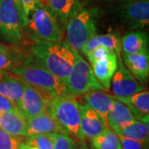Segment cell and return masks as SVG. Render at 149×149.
<instances>
[{
  "label": "cell",
  "mask_w": 149,
  "mask_h": 149,
  "mask_svg": "<svg viewBox=\"0 0 149 149\" xmlns=\"http://www.w3.org/2000/svg\"><path fill=\"white\" fill-rule=\"evenodd\" d=\"M31 56L59 80L65 83L74 61V50L67 42H36Z\"/></svg>",
  "instance_id": "6da1fadb"
},
{
  "label": "cell",
  "mask_w": 149,
  "mask_h": 149,
  "mask_svg": "<svg viewBox=\"0 0 149 149\" xmlns=\"http://www.w3.org/2000/svg\"><path fill=\"white\" fill-rule=\"evenodd\" d=\"M9 71L42 92L47 100L52 97L68 96L65 83L37 63L31 56Z\"/></svg>",
  "instance_id": "7a4b0ae2"
},
{
  "label": "cell",
  "mask_w": 149,
  "mask_h": 149,
  "mask_svg": "<svg viewBox=\"0 0 149 149\" xmlns=\"http://www.w3.org/2000/svg\"><path fill=\"white\" fill-rule=\"evenodd\" d=\"M47 113L67 131L70 135L85 141L80 133V104L74 97L57 96L47 100Z\"/></svg>",
  "instance_id": "3957f363"
},
{
  "label": "cell",
  "mask_w": 149,
  "mask_h": 149,
  "mask_svg": "<svg viewBox=\"0 0 149 149\" xmlns=\"http://www.w3.org/2000/svg\"><path fill=\"white\" fill-rule=\"evenodd\" d=\"M95 10L80 9L66 23V42L77 52H83L87 41L96 34Z\"/></svg>",
  "instance_id": "277c9868"
},
{
  "label": "cell",
  "mask_w": 149,
  "mask_h": 149,
  "mask_svg": "<svg viewBox=\"0 0 149 149\" xmlns=\"http://www.w3.org/2000/svg\"><path fill=\"white\" fill-rule=\"evenodd\" d=\"M67 95L71 97L84 95L90 91H104V87L97 80L91 66L74 50L73 67L65 81Z\"/></svg>",
  "instance_id": "5b68a950"
},
{
  "label": "cell",
  "mask_w": 149,
  "mask_h": 149,
  "mask_svg": "<svg viewBox=\"0 0 149 149\" xmlns=\"http://www.w3.org/2000/svg\"><path fill=\"white\" fill-rule=\"evenodd\" d=\"M27 26L36 42H61L62 32L59 22L47 6L32 12L27 18Z\"/></svg>",
  "instance_id": "8992f818"
},
{
  "label": "cell",
  "mask_w": 149,
  "mask_h": 149,
  "mask_svg": "<svg viewBox=\"0 0 149 149\" xmlns=\"http://www.w3.org/2000/svg\"><path fill=\"white\" fill-rule=\"evenodd\" d=\"M27 21L13 0H0V37L17 45L23 38Z\"/></svg>",
  "instance_id": "52a82bcc"
},
{
  "label": "cell",
  "mask_w": 149,
  "mask_h": 149,
  "mask_svg": "<svg viewBox=\"0 0 149 149\" xmlns=\"http://www.w3.org/2000/svg\"><path fill=\"white\" fill-rule=\"evenodd\" d=\"M118 13L126 27L143 29L149 23V0H127L119 5Z\"/></svg>",
  "instance_id": "ba28073f"
},
{
  "label": "cell",
  "mask_w": 149,
  "mask_h": 149,
  "mask_svg": "<svg viewBox=\"0 0 149 149\" xmlns=\"http://www.w3.org/2000/svg\"><path fill=\"white\" fill-rule=\"evenodd\" d=\"M110 86L113 95L118 97H129L144 91L143 85L126 68L121 56H118V67L113 75Z\"/></svg>",
  "instance_id": "9c48e42d"
},
{
  "label": "cell",
  "mask_w": 149,
  "mask_h": 149,
  "mask_svg": "<svg viewBox=\"0 0 149 149\" xmlns=\"http://www.w3.org/2000/svg\"><path fill=\"white\" fill-rule=\"evenodd\" d=\"M18 109L24 118L47 113V99L42 92L26 83Z\"/></svg>",
  "instance_id": "30bf717a"
},
{
  "label": "cell",
  "mask_w": 149,
  "mask_h": 149,
  "mask_svg": "<svg viewBox=\"0 0 149 149\" xmlns=\"http://www.w3.org/2000/svg\"><path fill=\"white\" fill-rule=\"evenodd\" d=\"M80 133L84 139H94L101 134L107 128L102 118L91 108L80 104Z\"/></svg>",
  "instance_id": "8fae6325"
},
{
  "label": "cell",
  "mask_w": 149,
  "mask_h": 149,
  "mask_svg": "<svg viewBox=\"0 0 149 149\" xmlns=\"http://www.w3.org/2000/svg\"><path fill=\"white\" fill-rule=\"evenodd\" d=\"M25 120L27 137L43 133H62L70 135L67 131L47 113L33 117L25 118Z\"/></svg>",
  "instance_id": "7c38bea8"
},
{
  "label": "cell",
  "mask_w": 149,
  "mask_h": 149,
  "mask_svg": "<svg viewBox=\"0 0 149 149\" xmlns=\"http://www.w3.org/2000/svg\"><path fill=\"white\" fill-rule=\"evenodd\" d=\"M25 82L8 70H0V94L12 101L17 109L20 105Z\"/></svg>",
  "instance_id": "4fadbf2b"
},
{
  "label": "cell",
  "mask_w": 149,
  "mask_h": 149,
  "mask_svg": "<svg viewBox=\"0 0 149 149\" xmlns=\"http://www.w3.org/2000/svg\"><path fill=\"white\" fill-rule=\"evenodd\" d=\"M123 62L133 77L141 84L148 81L149 76L148 51L133 54L122 53Z\"/></svg>",
  "instance_id": "5bb4252c"
},
{
  "label": "cell",
  "mask_w": 149,
  "mask_h": 149,
  "mask_svg": "<svg viewBox=\"0 0 149 149\" xmlns=\"http://www.w3.org/2000/svg\"><path fill=\"white\" fill-rule=\"evenodd\" d=\"M112 98L122 102L132 111L137 120L147 121L149 119V91H143L129 97H118L112 95Z\"/></svg>",
  "instance_id": "9a60e30c"
},
{
  "label": "cell",
  "mask_w": 149,
  "mask_h": 149,
  "mask_svg": "<svg viewBox=\"0 0 149 149\" xmlns=\"http://www.w3.org/2000/svg\"><path fill=\"white\" fill-rule=\"evenodd\" d=\"M91 69L97 80L104 87V91H109L111 80L118 67V56L113 52L99 61L91 64Z\"/></svg>",
  "instance_id": "2e32d148"
},
{
  "label": "cell",
  "mask_w": 149,
  "mask_h": 149,
  "mask_svg": "<svg viewBox=\"0 0 149 149\" xmlns=\"http://www.w3.org/2000/svg\"><path fill=\"white\" fill-rule=\"evenodd\" d=\"M46 6L63 25L82 9L80 0H46Z\"/></svg>",
  "instance_id": "e0dca14e"
},
{
  "label": "cell",
  "mask_w": 149,
  "mask_h": 149,
  "mask_svg": "<svg viewBox=\"0 0 149 149\" xmlns=\"http://www.w3.org/2000/svg\"><path fill=\"white\" fill-rule=\"evenodd\" d=\"M0 128L14 136L27 137L26 120L19 110L0 112Z\"/></svg>",
  "instance_id": "ac0fdd59"
},
{
  "label": "cell",
  "mask_w": 149,
  "mask_h": 149,
  "mask_svg": "<svg viewBox=\"0 0 149 149\" xmlns=\"http://www.w3.org/2000/svg\"><path fill=\"white\" fill-rule=\"evenodd\" d=\"M113 101L114 99L112 98L110 95L103 91H90L84 95V104L95 110L102 118L106 126L108 114L111 109Z\"/></svg>",
  "instance_id": "d6986e66"
},
{
  "label": "cell",
  "mask_w": 149,
  "mask_h": 149,
  "mask_svg": "<svg viewBox=\"0 0 149 149\" xmlns=\"http://www.w3.org/2000/svg\"><path fill=\"white\" fill-rule=\"evenodd\" d=\"M137 120L132 111L122 102L114 99L107 118V126L113 131L122 128Z\"/></svg>",
  "instance_id": "ffe728a7"
},
{
  "label": "cell",
  "mask_w": 149,
  "mask_h": 149,
  "mask_svg": "<svg viewBox=\"0 0 149 149\" xmlns=\"http://www.w3.org/2000/svg\"><path fill=\"white\" fill-rule=\"evenodd\" d=\"M120 51L124 54H133L148 51V37L143 31L126 33L120 40Z\"/></svg>",
  "instance_id": "44dd1931"
},
{
  "label": "cell",
  "mask_w": 149,
  "mask_h": 149,
  "mask_svg": "<svg viewBox=\"0 0 149 149\" xmlns=\"http://www.w3.org/2000/svg\"><path fill=\"white\" fill-rule=\"evenodd\" d=\"M98 46H103L113 52L117 56H121L120 51V40L115 33L109 32L101 35H95L91 37L85 44L82 54L86 55Z\"/></svg>",
  "instance_id": "7402d4cb"
},
{
  "label": "cell",
  "mask_w": 149,
  "mask_h": 149,
  "mask_svg": "<svg viewBox=\"0 0 149 149\" xmlns=\"http://www.w3.org/2000/svg\"><path fill=\"white\" fill-rule=\"evenodd\" d=\"M18 47L0 43V70H11L27 58Z\"/></svg>",
  "instance_id": "603a6c76"
},
{
  "label": "cell",
  "mask_w": 149,
  "mask_h": 149,
  "mask_svg": "<svg viewBox=\"0 0 149 149\" xmlns=\"http://www.w3.org/2000/svg\"><path fill=\"white\" fill-rule=\"evenodd\" d=\"M113 132L118 136L148 143L149 124L147 121L135 120L132 123L122 128L116 129Z\"/></svg>",
  "instance_id": "cb8c5ba5"
},
{
  "label": "cell",
  "mask_w": 149,
  "mask_h": 149,
  "mask_svg": "<svg viewBox=\"0 0 149 149\" xmlns=\"http://www.w3.org/2000/svg\"><path fill=\"white\" fill-rule=\"evenodd\" d=\"M91 143L95 149H122L118 136L109 128L101 134L91 139Z\"/></svg>",
  "instance_id": "d4e9b609"
},
{
  "label": "cell",
  "mask_w": 149,
  "mask_h": 149,
  "mask_svg": "<svg viewBox=\"0 0 149 149\" xmlns=\"http://www.w3.org/2000/svg\"><path fill=\"white\" fill-rule=\"evenodd\" d=\"M55 133H43L29 136L25 139L24 143L37 149H53Z\"/></svg>",
  "instance_id": "484cf974"
},
{
  "label": "cell",
  "mask_w": 149,
  "mask_h": 149,
  "mask_svg": "<svg viewBox=\"0 0 149 149\" xmlns=\"http://www.w3.org/2000/svg\"><path fill=\"white\" fill-rule=\"evenodd\" d=\"M25 139L12 135L0 128V149H19L24 143Z\"/></svg>",
  "instance_id": "4316f807"
},
{
  "label": "cell",
  "mask_w": 149,
  "mask_h": 149,
  "mask_svg": "<svg viewBox=\"0 0 149 149\" xmlns=\"http://www.w3.org/2000/svg\"><path fill=\"white\" fill-rule=\"evenodd\" d=\"M74 139L70 135L62 133H55L53 149H76Z\"/></svg>",
  "instance_id": "83f0119b"
},
{
  "label": "cell",
  "mask_w": 149,
  "mask_h": 149,
  "mask_svg": "<svg viewBox=\"0 0 149 149\" xmlns=\"http://www.w3.org/2000/svg\"><path fill=\"white\" fill-rule=\"evenodd\" d=\"M19 1H20L22 10L27 22L28 17L33 11H35L40 7L46 6L45 0H19Z\"/></svg>",
  "instance_id": "f1b7e54d"
},
{
  "label": "cell",
  "mask_w": 149,
  "mask_h": 149,
  "mask_svg": "<svg viewBox=\"0 0 149 149\" xmlns=\"http://www.w3.org/2000/svg\"><path fill=\"white\" fill-rule=\"evenodd\" d=\"M111 52L110 50L103 46H98L95 48H94L92 51L86 54L85 56L88 57V60L91 64H93L96 61H99L102 59L107 57L109 53Z\"/></svg>",
  "instance_id": "f546056e"
},
{
  "label": "cell",
  "mask_w": 149,
  "mask_h": 149,
  "mask_svg": "<svg viewBox=\"0 0 149 149\" xmlns=\"http://www.w3.org/2000/svg\"><path fill=\"white\" fill-rule=\"evenodd\" d=\"M118 139L122 149H145L147 147H148V142L138 141L121 136H118Z\"/></svg>",
  "instance_id": "4dcf8cb0"
},
{
  "label": "cell",
  "mask_w": 149,
  "mask_h": 149,
  "mask_svg": "<svg viewBox=\"0 0 149 149\" xmlns=\"http://www.w3.org/2000/svg\"><path fill=\"white\" fill-rule=\"evenodd\" d=\"M16 110H19L17 107L13 102L0 94V112L16 111Z\"/></svg>",
  "instance_id": "1f68e13d"
},
{
  "label": "cell",
  "mask_w": 149,
  "mask_h": 149,
  "mask_svg": "<svg viewBox=\"0 0 149 149\" xmlns=\"http://www.w3.org/2000/svg\"><path fill=\"white\" fill-rule=\"evenodd\" d=\"M76 149H95L93 147H91V148H89L86 143H85V141H80V146L77 148Z\"/></svg>",
  "instance_id": "d6a6232c"
},
{
  "label": "cell",
  "mask_w": 149,
  "mask_h": 149,
  "mask_svg": "<svg viewBox=\"0 0 149 149\" xmlns=\"http://www.w3.org/2000/svg\"><path fill=\"white\" fill-rule=\"evenodd\" d=\"M19 149H37V148H35V147L30 146V145H28V144L23 143Z\"/></svg>",
  "instance_id": "836d02e7"
},
{
  "label": "cell",
  "mask_w": 149,
  "mask_h": 149,
  "mask_svg": "<svg viewBox=\"0 0 149 149\" xmlns=\"http://www.w3.org/2000/svg\"><path fill=\"white\" fill-rule=\"evenodd\" d=\"M104 1L112 2V3H122L125 2V1H127V0H104Z\"/></svg>",
  "instance_id": "e575fe53"
},
{
  "label": "cell",
  "mask_w": 149,
  "mask_h": 149,
  "mask_svg": "<svg viewBox=\"0 0 149 149\" xmlns=\"http://www.w3.org/2000/svg\"><path fill=\"white\" fill-rule=\"evenodd\" d=\"M13 1L15 2V3L17 4V7H18V8H20V9L22 10L21 4H20V1H19V0H13Z\"/></svg>",
  "instance_id": "d590c367"
},
{
  "label": "cell",
  "mask_w": 149,
  "mask_h": 149,
  "mask_svg": "<svg viewBox=\"0 0 149 149\" xmlns=\"http://www.w3.org/2000/svg\"><path fill=\"white\" fill-rule=\"evenodd\" d=\"M145 149H148V147H147V148H146Z\"/></svg>",
  "instance_id": "8d00e7d4"
},
{
  "label": "cell",
  "mask_w": 149,
  "mask_h": 149,
  "mask_svg": "<svg viewBox=\"0 0 149 149\" xmlns=\"http://www.w3.org/2000/svg\"><path fill=\"white\" fill-rule=\"evenodd\" d=\"M45 2H46V0H45Z\"/></svg>",
  "instance_id": "74e56055"
}]
</instances>
